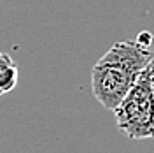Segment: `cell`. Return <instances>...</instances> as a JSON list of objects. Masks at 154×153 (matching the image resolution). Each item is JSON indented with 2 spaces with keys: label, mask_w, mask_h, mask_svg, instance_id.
<instances>
[{
  "label": "cell",
  "mask_w": 154,
  "mask_h": 153,
  "mask_svg": "<svg viewBox=\"0 0 154 153\" xmlns=\"http://www.w3.org/2000/svg\"><path fill=\"white\" fill-rule=\"evenodd\" d=\"M151 62V48L140 46L137 41H121L91 69V90L95 99L109 111H114L138 74Z\"/></svg>",
  "instance_id": "1"
},
{
  "label": "cell",
  "mask_w": 154,
  "mask_h": 153,
  "mask_svg": "<svg viewBox=\"0 0 154 153\" xmlns=\"http://www.w3.org/2000/svg\"><path fill=\"white\" fill-rule=\"evenodd\" d=\"M117 129L130 139L154 137V90L147 70H142L114 109Z\"/></svg>",
  "instance_id": "2"
},
{
  "label": "cell",
  "mask_w": 154,
  "mask_h": 153,
  "mask_svg": "<svg viewBox=\"0 0 154 153\" xmlns=\"http://www.w3.org/2000/svg\"><path fill=\"white\" fill-rule=\"evenodd\" d=\"M18 65L14 63V60L7 53L0 51V97L5 95V93H11L18 85Z\"/></svg>",
  "instance_id": "3"
},
{
  "label": "cell",
  "mask_w": 154,
  "mask_h": 153,
  "mask_svg": "<svg viewBox=\"0 0 154 153\" xmlns=\"http://www.w3.org/2000/svg\"><path fill=\"white\" fill-rule=\"evenodd\" d=\"M152 39H154V34H151V32L144 30V32H140V34L137 35V39H135V41H137L140 46H144V48H151Z\"/></svg>",
  "instance_id": "4"
},
{
  "label": "cell",
  "mask_w": 154,
  "mask_h": 153,
  "mask_svg": "<svg viewBox=\"0 0 154 153\" xmlns=\"http://www.w3.org/2000/svg\"><path fill=\"white\" fill-rule=\"evenodd\" d=\"M152 41H154V39H152Z\"/></svg>",
  "instance_id": "5"
}]
</instances>
